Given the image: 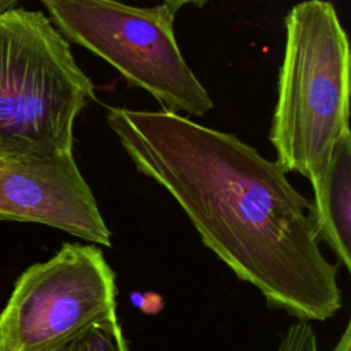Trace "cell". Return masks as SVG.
<instances>
[{
    "label": "cell",
    "instance_id": "obj_6",
    "mask_svg": "<svg viewBox=\"0 0 351 351\" xmlns=\"http://www.w3.org/2000/svg\"><path fill=\"white\" fill-rule=\"evenodd\" d=\"M0 221L41 223L96 245H112V233L73 152L0 156Z\"/></svg>",
    "mask_w": 351,
    "mask_h": 351
},
{
    "label": "cell",
    "instance_id": "obj_11",
    "mask_svg": "<svg viewBox=\"0 0 351 351\" xmlns=\"http://www.w3.org/2000/svg\"><path fill=\"white\" fill-rule=\"evenodd\" d=\"M208 1H211V0H163V3L167 4L174 12H177L181 7H184L186 4H192V5H196V7H203Z\"/></svg>",
    "mask_w": 351,
    "mask_h": 351
},
{
    "label": "cell",
    "instance_id": "obj_3",
    "mask_svg": "<svg viewBox=\"0 0 351 351\" xmlns=\"http://www.w3.org/2000/svg\"><path fill=\"white\" fill-rule=\"evenodd\" d=\"M95 97L70 43L44 12L0 14V156L71 154L75 118Z\"/></svg>",
    "mask_w": 351,
    "mask_h": 351
},
{
    "label": "cell",
    "instance_id": "obj_1",
    "mask_svg": "<svg viewBox=\"0 0 351 351\" xmlns=\"http://www.w3.org/2000/svg\"><path fill=\"white\" fill-rule=\"evenodd\" d=\"M107 122L136 169L165 188L202 243L270 308L326 321L343 306L311 203L277 162L237 136L167 110L111 107Z\"/></svg>",
    "mask_w": 351,
    "mask_h": 351
},
{
    "label": "cell",
    "instance_id": "obj_4",
    "mask_svg": "<svg viewBox=\"0 0 351 351\" xmlns=\"http://www.w3.org/2000/svg\"><path fill=\"white\" fill-rule=\"evenodd\" d=\"M59 33L111 64L130 86L152 95L163 110L202 117L214 103L186 64L176 34V12L165 3L40 0Z\"/></svg>",
    "mask_w": 351,
    "mask_h": 351
},
{
    "label": "cell",
    "instance_id": "obj_8",
    "mask_svg": "<svg viewBox=\"0 0 351 351\" xmlns=\"http://www.w3.org/2000/svg\"><path fill=\"white\" fill-rule=\"evenodd\" d=\"M55 351H129L117 319L106 321L82 332Z\"/></svg>",
    "mask_w": 351,
    "mask_h": 351
},
{
    "label": "cell",
    "instance_id": "obj_12",
    "mask_svg": "<svg viewBox=\"0 0 351 351\" xmlns=\"http://www.w3.org/2000/svg\"><path fill=\"white\" fill-rule=\"evenodd\" d=\"M21 0H0V14L16 7Z\"/></svg>",
    "mask_w": 351,
    "mask_h": 351
},
{
    "label": "cell",
    "instance_id": "obj_5",
    "mask_svg": "<svg viewBox=\"0 0 351 351\" xmlns=\"http://www.w3.org/2000/svg\"><path fill=\"white\" fill-rule=\"evenodd\" d=\"M117 318L115 273L103 251L64 243L15 281L0 311V351H55Z\"/></svg>",
    "mask_w": 351,
    "mask_h": 351
},
{
    "label": "cell",
    "instance_id": "obj_2",
    "mask_svg": "<svg viewBox=\"0 0 351 351\" xmlns=\"http://www.w3.org/2000/svg\"><path fill=\"white\" fill-rule=\"evenodd\" d=\"M284 25L285 48L269 140L285 173L310 180L350 129V44L328 0L295 4Z\"/></svg>",
    "mask_w": 351,
    "mask_h": 351
},
{
    "label": "cell",
    "instance_id": "obj_10",
    "mask_svg": "<svg viewBox=\"0 0 351 351\" xmlns=\"http://www.w3.org/2000/svg\"><path fill=\"white\" fill-rule=\"evenodd\" d=\"M332 351H351V324L347 322L340 339L337 340L336 346L332 348Z\"/></svg>",
    "mask_w": 351,
    "mask_h": 351
},
{
    "label": "cell",
    "instance_id": "obj_7",
    "mask_svg": "<svg viewBox=\"0 0 351 351\" xmlns=\"http://www.w3.org/2000/svg\"><path fill=\"white\" fill-rule=\"evenodd\" d=\"M311 219L318 240L326 243L340 265L351 270V134L335 143L325 166L311 178Z\"/></svg>",
    "mask_w": 351,
    "mask_h": 351
},
{
    "label": "cell",
    "instance_id": "obj_9",
    "mask_svg": "<svg viewBox=\"0 0 351 351\" xmlns=\"http://www.w3.org/2000/svg\"><path fill=\"white\" fill-rule=\"evenodd\" d=\"M276 351H318L317 336L308 321L298 319L282 335Z\"/></svg>",
    "mask_w": 351,
    "mask_h": 351
}]
</instances>
